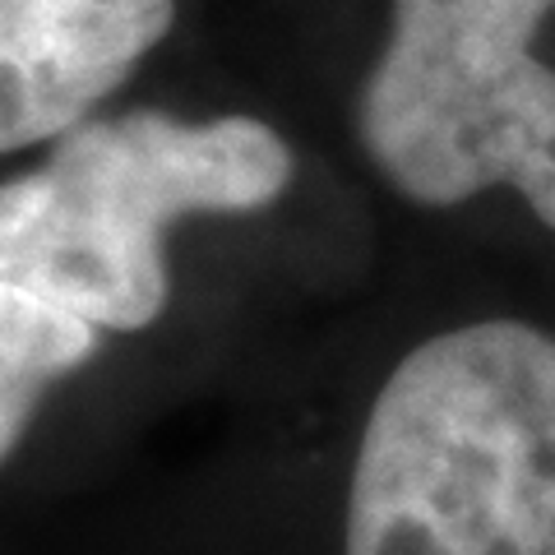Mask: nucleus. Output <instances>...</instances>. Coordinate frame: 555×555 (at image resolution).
<instances>
[{
  "instance_id": "nucleus-2",
  "label": "nucleus",
  "mask_w": 555,
  "mask_h": 555,
  "mask_svg": "<svg viewBox=\"0 0 555 555\" xmlns=\"http://www.w3.org/2000/svg\"><path fill=\"white\" fill-rule=\"evenodd\" d=\"M287 181L292 149L255 116L79 120L38 171L0 185V278L93 328H149L171 292V222L269 208Z\"/></svg>"
},
{
  "instance_id": "nucleus-3",
  "label": "nucleus",
  "mask_w": 555,
  "mask_h": 555,
  "mask_svg": "<svg viewBox=\"0 0 555 555\" xmlns=\"http://www.w3.org/2000/svg\"><path fill=\"white\" fill-rule=\"evenodd\" d=\"M555 0H393L357 134L398 195L449 208L518 190L555 232V69L532 38Z\"/></svg>"
},
{
  "instance_id": "nucleus-4",
  "label": "nucleus",
  "mask_w": 555,
  "mask_h": 555,
  "mask_svg": "<svg viewBox=\"0 0 555 555\" xmlns=\"http://www.w3.org/2000/svg\"><path fill=\"white\" fill-rule=\"evenodd\" d=\"M171 20V0H0V153L89 120Z\"/></svg>"
},
{
  "instance_id": "nucleus-5",
  "label": "nucleus",
  "mask_w": 555,
  "mask_h": 555,
  "mask_svg": "<svg viewBox=\"0 0 555 555\" xmlns=\"http://www.w3.org/2000/svg\"><path fill=\"white\" fill-rule=\"evenodd\" d=\"M98 352L89 320L0 278V463L14 454L42 393Z\"/></svg>"
},
{
  "instance_id": "nucleus-1",
  "label": "nucleus",
  "mask_w": 555,
  "mask_h": 555,
  "mask_svg": "<svg viewBox=\"0 0 555 555\" xmlns=\"http://www.w3.org/2000/svg\"><path fill=\"white\" fill-rule=\"evenodd\" d=\"M347 555H555V334L486 320L398 361L361 436Z\"/></svg>"
}]
</instances>
